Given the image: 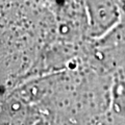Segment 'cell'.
I'll return each instance as SVG.
<instances>
[{
	"instance_id": "cell-1",
	"label": "cell",
	"mask_w": 125,
	"mask_h": 125,
	"mask_svg": "<svg viewBox=\"0 0 125 125\" xmlns=\"http://www.w3.org/2000/svg\"><path fill=\"white\" fill-rule=\"evenodd\" d=\"M88 18L89 33L96 40L111 31L120 22L117 0H81Z\"/></svg>"
},
{
	"instance_id": "cell-2",
	"label": "cell",
	"mask_w": 125,
	"mask_h": 125,
	"mask_svg": "<svg viewBox=\"0 0 125 125\" xmlns=\"http://www.w3.org/2000/svg\"><path fill=\"white\" fill-rule=\"evenodd\" d=\"M38 105L10 90L1 100V125H36L40 122Z\"/></svg>"
},
{
	"instance_id": "cell-3",
	"label": "cell",
	"mask_w": 125,
	"mask_h": 125,
	"mask_svg": "<svg viewBox=\"0 0 125 125\" xmlns=\"http://www.w3.org/2000/svg\"><path fill=\"white\" fill-rule=\"evenodd\" d=\"M117 1L120 11V21L125 22V0H117Z\"/></svg>"
},
{
	"instance_id": "cell-4",
	"label": "cell",
	"mask_w": 125,
	"mask_h": 125,
	"mask_svg": "<svg viewBox=\"0 0 125 125\" xmlns=\"http://www.w3.org/2000/svg\"><path fill=\"white\" fill-rule=\"evenodd\" d=\"M117 78H118V79H122V80H125V66L124 67L122 68L120 70V72L117 74Z\"/></svg>"
}]
</instances>
